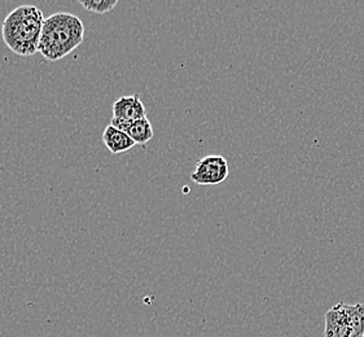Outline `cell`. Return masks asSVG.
Returning a JSON list of instances; mask_svg holds the SVG:
<instances>
[{
	"label": "cell",
	"instance_id": "cell-4",
	"mask_svg": "<svg viewBox=\"0 0 364 337\" xmlns=\"http://www.w3.org/2000/svg\"><path fill=\"white\" fill-rule=\"evenodd\" d=\"M228 173V162L223 156L208 154L196 162L191 179L198 186H217L226 181Z\"/></svg>",
	"mask_w": 364,
	"mask_h": 337
},
{
	"label": "cell",
	"instance_id": "cell-6",
	"mask_svg": "<svg viewBox=\"0 0 364 337\" xmlns=\"http://www.w3.org/2000/svg\"><path fill=\"white\" fill-rule=\"evenodd\" d=\"M102 141L113 154H124L136 146L126 132L112 125L107 126L102 132Z\"/></svg>",
	"mask_w": 364,
	"mask_h": 337
},
{
	"label": "cell",
	"instance_id": "cell-5",
	"mask_svg": "<svg viewBox=\"0 0 364 337\" xmlns=\"http://www.w3.org/2000/svg\"><path fill=\"white\" fill-rule=\"evenodd\" d=\"M146 117V110L138 94L122 96L113 103V117L110 125H122L132 124Z\"/></svg>",
	"mask_w": 364,
	"mask_h": 337
},
{
	"label": "cell",
	"instance_id": "cell-3",
	"mask_svg": "<svg viewBox=\"0 0 364 337\" xmlns=\"http://www.w3.org/2000/svg\"><path fill=\"white\" fill-rule=\"evenodd\" d=\"M324 337H362L364 335V304L338 302L326 316Z\"/></svg>",
	"mask_w": 364,
	"mask_h": 337
},
{
	"label": "cell",
	"instance_id": "cell-7",
	"mask_svg": "<svg viewBox=\"0 0 364 337\" xmlns=\"http://www.w3.org/2000/svg\"><path fill=\"white\" fill-rule=\"evenodd\" d=\"M114 127L126 132L138 146H146V143L154 138V127L146 117L134 121L132 124H122Z\"/></svg>",
	"mask_w": 364,
	"mask_h": 337
},
{
	"label": "cell",
	"instance_id": "cell-8",
	"mask_svg": "<svg viewBox=\"0 0 364 337\" xmlns=\"http://www.w3.org/2000/svg\"><path fill=\"white\" fill-rule=\"evenodd\" d=\"M80 6L88 9L90 12L94 14H108L113 8L118 4L117 0H92V1H78Z\"/></svg>",
	"mask_w": 364,
	"mask_h": 337
},
{
	"label": "cell",
	"instance_id": "cell-9",
	"mask_svg": "<svg viewBox=\"0 0 364 337\" xmlns=\"http://www.w3.org/2000/svg\"><path fill=\"white\" fill-rule=\"evenodd\" d=\"M362 337H364V335H363V336H362Z\"/></svg>",
	"mask_w": 364,
	"mask_h": 337
},
{
	"label": "cell",
	"instance_id": "cell-2",
	"mask_svg": "<svg viewBox=\"0 0 364 337\" xmlns=\"http://www.w3.org/2000/svg\"><path fill=\"white\" fill-rule=\"evenodd\" d=\"M85 25L78 16L58 12L44 20L39 42L41 55L48 61H58L83 43Z\"/></svg>",
	"mask_w": 364,
	"mask_h": 337
},
{
	"label": "cell",
	"instance_id": "cell-1",
	"mask_svg": "<svg viewBox=\"0 0 364 337\" xmlns=\"http://www.w3.org/2000/svg\"><path fill=\"white\" fill-rule=\"evenodd\" d=\"M43 12L36 6H20L8 14L1 25V37L18 56H33L39 50L44 23Z\"/></svg>",
	"mask_w": 364,
	"mask_h": 337
}]
</instances>
